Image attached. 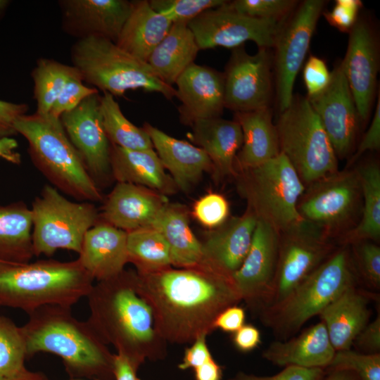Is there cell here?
<instances>
[{
  "label": "cell",
  "mask_w": 380,
  "mask_h": 380,
  "mask_svg": "<svg viewBox=\"0 0 380 380\" xmlns=\"http://www.w3.org/2000/svg\"><path fill=\"white\" fill-rule=\"evenodd\" d=\"M137 274V291L167 343H192L208 336L217 315L242 300L232 276L211 265Z\"/></svg>",
  "instance_id": "obj_1"
},
{
  "label": "cell",
  "mask_w": 380,
  "mask_h": 380,
  "mask_svg": "<svg viewBox=\"0 0 380 380\" xmlns=\"http://www.w3.org/2000/svg\"><path fill=\"white\" fill-rule=\"evenodd\" d=\"M87 322L101 340L112 345L137 372L146 361L167 355V342L158 333L152 309L137 291L136 271L94 284L87 296Z\"/></svg>",
  "instance_id": "obj_2"
},
{
  "label": "cell",
  "mask_w": 380,
  "mask_h": 380,
  "mask_svg": "<svg viewBox=\"0 0 380 380\" xmlns=\"http://www.w3.org/2000/svg\"><path fill=\"white\" fill-rule=\"evenodd\" d=\"M21 327L27 360L39 353L58 356L71 379L115 380L114 357L87 321L76 319L71 307L46 305L28 313Z\"/></svg>",
  "instance_id": "obj_3"
},
{
  "label": "cell",
  "mask_w": 380,
  "mask_h": 380,
  "mask_svg": "<svg viewBox=\"0 0 380 380\" xmlns=\"http://www.w3.org/2000/svg\"><path fill=\"white\" fill-rule=\"evenodd\" d=\"M94 281L77 259L23 264L0 262V307L27 314L46 305L72 307L87 297Z\"/></svg>",
  "instance_id": "obj_4"
},
{
  "label": "cell",
  "mask_w": 380,
  "mask_h": 380,
  "mask_svg": "<svg viewBox=\"0 0 380 380\" xmlns=\"http://www.w3.org/2000/svg\"><path fill=\"white\" fill-rule=\"evenodd\" d=\"M15 129L27 140L32 163L51 186L80 202L103 200L60 118L49 113L25 115L17 120Z\"/></svg>",
  "instance_id": "obj_5"
},
{
  "label": "cell",
  "mask_w": 380,
  "mask_h": 380,
  "mask_svg": "<svg viewBox=\"0 0 380 380\" xmlns=\"http://www.w3.org/2000/svg\"><path fill=\"white\" fill-rule=\"evenodd\" d=\"M348 245L336 249L282 300L261 311L262 323L278 340L295 334L348 287L356 284Z\"/></svg>",
  "instance_id": "obj_6"
},
{
  "label": "cell",
  "mask_w": 380,
  "mask_h": 380,
  "mask_svg": "<svg viewBox=\"0 0 380 380\" xmlns=\"http://www.w3.org/2000/svg\"><path fill=\"white\" fill-rule=\"evenodd\" d=\"M71 58L84 81L113 96L134 89L157 92L167 99L176 96L175 88L160 80L146 62L109 39L99 37L77 39L72 46Z\"/></svg>",
  "instance_id": "obj_7"
},
{
  "label": "cell",
  "mask_w": 380,
  "mask_h": 380,
  "mask_svg": "<svg viewBox=\"0 0 380 380\" xmlns=\"http://www.w3.org/2000/svg\"><path fill=\"white\" fill-rule=\"evenodd\" d=\"M234 178L237 192L257 220L280 233L302 220L298 203L305 186L282 153L260 165L238 171Z\"/></svg>",
  "instance_id": "obj_8"
},
{
  "label": "cell",
  "mask_w": 380,
  "mask_h": 380,
  "mask_svg": "<svg viewBox=\"0 0 380 380\" xmlns=\"http://www.w3.org/2000/svg\"><path fill=\"white\" fill-rule=\"evenodd\" d=\"M275 125L280 152L305 186L338 170L336 154L307 97H293Z\"/></svg>",
  "instance_id": "obj_9"
},
{
  "label": "cell",
  "mask_w": 380,
  "mask_h": 380,
  "mask_svg": "<svg viewBox=\"0 0 380 380\" xmlns=\"http://www.w3.org/2000/svg\"><path fill=\"white\" fill-rule=\"evenodd\" d=\"M30 210L36 256H51L58 249L79 253L86 233L99 221L93 203L72 201L51 184L43 186Z\"/></svg>",
  "instance_id": "obj_10"
},
{
  "label": "cell",
  "mask_w": 380,
  "mask_h": 380,
  "mask_svg": "<svg viewBox=\"0 0 380 380\" xmlns=\"http://www.w3.org/2000/svg\"><path fill=\"white\" fill-rule=\"evenodd\" d=\"M362 191L355 168L338 170L305 186L298 203L302 219L341 239L359 222Z\"/></svg>",
  "instance_id": "obj_11"
},
{
  "label": "cell",
  "mask_w": 380,
  "mask_h": 380,
  "mask_svg": "<svg viewBox=\"0 0 380 380\" xmlns=\"http://www.w3.org/2000/svg\"><path fill=\"white\" fill-rule=\"evenodd\" d=\"M335 250L333 239L303 219L280 232L271 305L282 300Z\"/></svg>",
  "instance_id": "obj_12"
},
{
  "label": "cell",
  "mask_w": 380,
  "mask_h": 380,
  "mask_svg": "<svg viewBox=\"0 0 380 380\" xmlns=\"http://www.w3.org/2000/svg\"><path fill=\"white\" fill-rule=\"evenodd\" d=\"M324 4L322 0L303 1L281 24L276 35L273 47L280 112L292 102L295 80L304 62Z\"/></svg>",
  "instance_id": "obj_13"
},
{
  "label": "cell",
  "mask_w": 380,
  "mask_h": 380,
  "mask_svg": "<svg viewBox=\"0 0 380 380\" xmlns=\"http://www.w3.org/2000/svg\"><path fill=\"white\" fill-rule=\"evenodd\" d=\"M224 5L208 10L189 23L199 50L217 46L233 49L247 41L255 42L258 48L274 46L276 35L284 21L251 18Z\"/></svg>",
  "instance_id": "obj_14"
},
{
  "label": "cell",
  "mask_w": 380,
  "mask_h": 380,
  "mask_svg": "<svg viewBox=\"0 0 380 380\" xmlns=\"http://www.w3.org/2000/svg\"><path fill=\"white\" fill-rule=\"evenodd\" d=\"M268 49L259 48L253 55L243 45L232 49L223 72L224 108L237 113L269 107L272 59Z\"/></svg>",
  "instance_id": "obj_15"
},
{
  "label": "cell",
  "mask_w": 380,
  "mask_h": 380,
  "mask_svg": "<svg viewBox=\"0 0 380 380\" xmlns=\"http://www.w3.org/2000/svg\"><path fill=\"white\" fill-rule=\"evenodd\" d=\"M100 99L99 93L92 94L60 117L68 139L99 188L113 178L111 144L103 125Z\"/></svg>",
  "instance_id": "obj_16"
},
{
  "label": "cell",
  "mask_w": 380,
  "mask_h": 380,
  "mask_svg": "<svg viewBox=\"0 0 380 380\" xmlns=\"http://www.w3.org/2000/svg\"><path fill=\"white\" fill-rule=\"evenodd\" d=\"M280 233L257 220L248 252L232 275L248 308L258 315L272 301Z\"/></svg>",
  "instance_id": "obj_17"
},
{
  "label": "cell",
  "mask_w": 380,
  "mask_h": 380,
  "mask_svg": "<svg viewBox=\"0 0 380 380\" xmlns=\"http://www.w3.org/2000/svg\"><path fill=\"white\" fill-rule=\"evenodd\" d=\"M307 99L317 114L337 158L350 156L356 142L360 120L340 64L331 72L327 88Z\"/></svg>",
  "instance_id": "obj_18"
},
{
  "label": "cell",
  "mask_w": 380,
  "mask_h": 380,
  "mask_svg": "<svg viewBox=\"0 0 380 380\" xmlns=\"http://www.w3.org/2000/svg\"><path fill=\"white\" fill-rule=\"evenodd\" d=\"M379 62L376 36L366 20L357 19L349 32L347 51L340 65L362 122L367 121L374 103Z\"/></svg>",
  "instance_id": "obj_19"
},
{
  "label": "cell",
  "mask_w": 380,
  "mask_h": 380,
  "mask_svg": "<svg viewBox=\"0 0 380 380\" xmlns=\"http://www.w3.org/2000/svg\"><path fill=\"white\" fill-rule=\"evenodd\" d=\"M64 31L77 39L99 37L116 42L132 1L62 0L58 2Z\"/></svg>",
  "instance_id": "obj_20"
},
{
  "label": "cell",
  "mask_w": 380,
  "mask_h": 380,
  "mask_svg": "<svg viewBox=\"0 0 380 380\" xmlns=\"http://www.w3.org/2000/svg\"><path fill=\"white\" fill-rule=\"evenodd\" d=\"M176 96L182 123L220 118L224 108L223 72L206 65L191 64L177 78Z\"/></svg>",
  "instance_id": "obj_21"
},
{
  "label": "cell",
  "mask_w": 380,
  "mask_h": 380,
  "mask_svg": "<svg viewBox=\"0 0 380 380\" xmlns=\"http://www.w3.org/2000/svg\"><path fill=\"white\" fill-rule=\"evenodd\" d=\"M167 203L146 187L117 182L104 201L99 220L126 232L152 227Z\"/></svg>",
  "instance_id": "obj_22"
},
{
  "label": "cell",
  "mask_w": 380,
  "mask_h": 380,
  "mask_svg": "<svg viewBox=\"0 0 380 380\" xmlns=\"http://www.w3.org/2000/svg\"><path fill=\"white\" fill-rule=\"evenodd\" d=\"M143 128L178 189L188 191L205 172L213 173L211 160L202 148L172 137L148 122L144 124Z\"/></svg>",
  "instance_id": "obj_23"
},
{
  "label": "cell",
  "mask_w": 380,
  "mask_h": 380,
  "mask_svg": "<svg viewBox=\"0 0 380 380\" xmlns=\"http://www.w3.org/2000/svg\"><path fill=\"white\" fill-rule=\"evenodd\" d=\"M77 260L97 281L113 278L128 262L127 232L99 221L86 233Z\"/></svg>",
  "instance_id": "obj_24"
},
{
  "label": "cell",
  "mask_w": 380,
  "mask_h": 380,
  "mask_svg": "<svg viewBox=\"0 0 380 380\" xmlns=\"http://www.w3.org/2000/svg\"><path fill=\"white\" fill-rule=\"evenodd\" d=\"M191 127L189 137L210 159L214 178L234 177L235 159L243 143L239 122L220 117L197 121Z\"/></svg>",
  "instance_id": "obj_25"
},
{
  "label": "cell",
  "mask_w": 380,
  "mask_h": 380,
  "mask_svg": "<svg viewBox=\"0 0 380 380\" xmlns=\"http://www.w3.org/2000/svg\"><path fill=\"white\" fill-rule=\"evenodd\" d=\"M335 353L325 325L320 321L296 337L272 342L263 351L262 357L278 367L326 369Z\"/></svg>",
  "instance_id": "obj_26"
},
{
  "label": "cell",
  "mask_w": 380,
  "mask_h": 380,
  "mask_svg": "<svg viewBox=\"0 0 380 380\" xmlns=\"http://www.w3.org/2000/svg\"><path fill=\"white\" fill-rule=\"evenodd\" d=\"M257 218L246 209L239 217L228 219L201 241L207 260L232 276L241 265L251 243Z\"/></svg>",
  "instance_id": "obj_27"
},
{
  "label": "cell",
  "mask_w": 380,
  "mask_h": 380,
  "mask_svg": "<svg viewBox=\"0 0 380 380\" xmlns=\"http://www.w3.org/2000/svg\"><path fill=\"white\" fill-rule=\"evenodd\" d=\"M369 298L352 285L319 314L336 351L351 349L355 338L369 323Z\"/></svg>",
  "instance_id": "obj_28"
},
{
  "label": "cell",
  "mask_w": 380,
  "mask_h": 380,
  "mask_svg": "<svg viewBox=\"0 0 380 380\" xmlns=\"http://www.w3.org/2000/svg\"><path fill=\"white\" fill-rule=\"evenodd\" d=\"M110 167L117 182L142 186L163 196L178 189L154 149L131 151L111 144Z\"/></svg>",
  "instance_id": "obj_29"
},
{
  "label": "cell",
  "mask_w": 380,
  "mask_h": 380,
  "mask_svg": "<svg viewBox=\"0 0 380 380\" xmlns=\"http://www.w3.org/2000/svg\"><path fill=\"white\" fill-rule=\"evenodd\" d=\"M234 120L241 128L243 143L236 154L235 170L260 165L280 153L279 143L270 107L235 113Z\"/></svg>",
  "instance_id": "obj_30"
},
{
  "label": "cell",
  "mask_w": 380,
  "mask_h": 380,
  "mask_svg": "<svg viewBox=\"0 0 380 380\" xmlns=\"http://www.w3.org/2000/svg\"><path fill=\"white\" fill-rule=\"evenodd\" d=\"M152 227L166 240L172 265L191 268L212 265L205 256L201 241L191 229L188 211L184 205L167 202Z\"/></svg>",
  "instance_id": "obj_31"
},
{
  "label": "cell",
  "mask_w": 380,
  "mask_h": 380,
  "mask_svg": "<svg viewBox=\"0 0 380 380\" xmlns=\"http://www.w3.org/2000/svg\"><path fill=\"white\" fill-rule=\"evenodd\" d=\"M172 25L167 17L151 7L148 1H132L131 13L115 44L135 58L147 62Z\"/></svg>",
  "instance_id": "obj_32"
},
{
  "label": "cell",
  "mask_w": 380,
  "mask_h": 380,
  "mask_svg": "<svg viewBox=\"0 0 380 380\" xmlns=\"http://www.w3.org/2000/svg\"><path fill=\"white\" fill-rule=\"evenodd\" d=\"M199 51L186 23H172L168 33L152 51L147 63L157 77L173 87L179 75L194 63Z\"/></svg>",
  "instance_id": "obj_33"
},
{
  "label": "cell",
  "mask_w": 380,
  "mask_h": 380,
  "mask_svg": "<svg viewBox=\"0 0 380 380\" xmlns=\"http://www.w3.org/2000/svg\"><path fill=\"white\" fill-rule=\"evenodd\" d=\"M32 233L31 210L25 203L0 205V262H30L34 256Z\"/></svg>",
  "instance_id": "obj_34"
},
{
  "label": "cell",
  "mask_w": 380,
  "mask_h": 380,
  "mask_svg": "<svg viewBox=\"0 0 380 380\" xmlns=\"http://www.w3.org/2000/svg\"><path fill=\"white\" fill-rule=\"evenodd\" d=\"M362 191V213L358 224L339 241L350 245L360 241L377 243L380 239V167L368 161L355 167Z\"/></svg>",
  "instance_id": "obj_35"
},
{
  "label": "cell",
  "mask_w": 380,
  "mask_h": 380,
  "mask_svg": "<svg viewBox=\"0 0 380 380\" xmlns=\"http://www.w3.org/2000/svg\"><path fill=\"white\" fill-rule=\"evenodd\" d=\"M128 262L138 272H151L171 267L168 244L162 234L153 227L127 232Z\"/></svg>",
  "instance_id": "obj_36"
},
{
  "label": "cell",
  "mask_w": 380,
  "mask_h": 380,
  "mask_svg": "<svg viewBox=\"0 0 380 380\" xmlns=\"http://www.w3.org/2000/svg\"><path fill=\"white\" fill-rule=\"evenodd\" d=\"M103 125L111 144L131 151L153 150L152 141L142 127L130 122L122 113L114 96L103 92L100 99Z\"/></svg>",
  "instance_id": "obj_37"
},
{
  "label": "cell",
  "mask_w": 380,
  "mask_h": 380,
  "mask_svg": "<svg viewBox=\"0 0 380 380\" xmlns=\"http://www.w3.org/2000/svg\"><path fill=\"white\" fill-rule=\"evenodd\" d=\"M68 65L53 59L40 58L32 72L34 96L37 102L36 113H49L66 81L74 71Z\"/></svg>",
  "instance_id": "obj_38"
},
{
  "label": "cell",
  "mask_w": 380,
  "mask_h": 380,
  "mask_svg": "<svg viewBox=\"0 0 380 380\" xmlns=\"http://www.w3.org/2000/svg\"><path fill=\"white\" fill-rule=\"evenodd\" d=\"M27 360L21 327L10 318L0 315V376L15 374L26 369Z\"/></svg>",
  "instance_id": "obj_39"
},
{
  "label": "cell",
  "mask_w": 380,
  "mask_h": 380,
  "mask_svg": "<svg viewBox=\"0 0 380 380\" xmlns=\"http://www.w3.org/2000/svg\"><path fill=\"white\" fill-rule=\"evenodd\" d=\"M227 8L258 19L284 22L298 6L294 0L227 1Z\"/></svg>",
  "instance_id": "obj_40"
},
{
  "label": "cell",
  "mask_w": 380,
  "mask_h": 380,
  "mask_svg": "<svg viewBox=\"0 0 380 380\" xmlns=\"http://www.w3.org/2000/svg\"><path fill=\"white\" fill-rule=\"evenodd\" d=\"M151 7L165 17L172 23L189 24L203 12L220 7L224 0H151Z\"/></svg>",
  "instance_id": "obj_41"
},
{
  "label": "cell",
  "mask_w": 380,
  "mask_h": 380,
  "mask_svg": "<svg viewBox=\"0 0 380 380\" xmlns=\"http://www.w3.org/2000/svg\"><path fill=\"white\" fill-rule=\"evenodd\" d=\"M351 246V259L355 271L370 287H380V247L376 242L360 241Z\"/></svg>",
  "instance_id": "obj_42"
},
{
  "label": "cell",
  "mask_w": 380,
  "mask_h": 380,
  "mask_svg": "<svg viewBox=\"0 0 380 380\" xmlns=\"http://www.w3.org/2000/svg\"><path fill=\"white\" fill-rule=\"evenodd\" d=\"M335 369L353 370L360 380H380V353L365 354L351 349L336 351L325 370Z\"/></svg>",
  "instance_id": "obj_43"
},
{
  "label": "cell",
  "mask_w": 380,
  "mask_h": 380,
  "mask_svg": "<svg viewBox=\"0 0 380 380\" xmlns=\"http://www.w3.org/2000/svg\"><path fill=\"white\" fill-rule=\"evenodd\" d=\"M75 68V67H74ZM83 79L75 68L61 92L55 101L49 114L60 118L63 113L76 108L87 97L99 93L94 87H89L83 84Z\"/></svg>",
  "instance_id": "obj_44"
},
{
  "label": "cell",
  "mask_w": 380,
  "mask_h": 380,
  "mask_svg": "<svg viewBox=\"0 0 380 380\" xmlns=\"http://www.w3.org/2000/svg\"><path fill=\"white\" fill-rule=\"evenodd\" d=\"M192 213L202 225L215 229L228 220L229 205L222 195L208 193L195 202Z\"/></svg>",
  "instance_id": "obj_45"
},
{
  "label": "cell",
  "mask_w": 380,
  "mask_h": 380,
  "mask_svg": "<svg viewBox=\"0 0 380 380\" xmlns=\"http://www.w3.org/2000/svg\"><path fill=\"white\" fill-rule=\"evenodd\" d=\"M303 80L308 92V98L322 92L331 80V72L324 60L310 56L303 69Z\"/></svg>",
  "instance_id": "obj_46"
},
{
  "label": "cell",
  "mask_w": 380,
  "mask_h": 380,
  "mask_svg": "<svg viewBox=\"0 0 380 380\" xmlns=\"http://www.w3.org/2000/svg\"><path fill=\"white\" fill-rule=\"evenodd\" d=\"M326 374L324 369L288 366L272 376H258L241 371L227 380H322Z\"/></svg>",
  "instance_id": "obj_47"
},
{
  "label": "cell",
  "mask_w": 380,
  "mask_h": 380,
  "mask_svg": "<svg viewBox=\"0 0 380 380\" xmlns=\"http://www.w3.org/2000/svg\"><path fill=\"white\" fill-rule=\"evenodd\" d=\"M360 0H336L331 11L324 13L328 23L341 32H350L362 7Z\"/></svg>",
  "instance_id": "obj_48"
},
{
  "label": "cell",
  "mask_w": 380,
  "mask_h": 380,
  "mask_svg": "<svg viewBox=\"0 0 380 380\" xmlns=\"http://www.w3.org/2000/svg\"><path fill=\"white\" fill-rule=\"evenodd\" d=\"M353 346L365 354L380 353V315L369 322L355 338Z\"/></svg>",
  "instance_id": "obj_49"
},
{
  "label": "cell",
  "mask_w": 380,
  "mask_h": 380,
  "mask_svg": "<svg viewBox=\"0 0 380 380\" xmlns=\"http://www.w3.org/2000/svg\"><path fill=\"white\" fill-rule=\"evenodd\" d=\"M28 106L0 100V138L16 134L15 123L26 115Z\"/></svg>",
  "instance_id": "obj_50"
},
{
  "label": "cell",
  "mask_w": 380,
  "mask_h": 380,
  "mask_svg": "<svg viewBox=\"0 0 380 380\" xmlns=\"http://www.w3.org/2000/svg\"><path fill=\"white\" fill-rule=\"evenodd\" d=\"M380 148V96H378L374 116L370 126L365 133L357 148L356 152L352 156L350 163H353L363 153L369 151H379Z\"/></svg>",
  "instance_id": "obj_51"
},
{
  "label": "cell",
  "mask_w": 380,
  "mask_h": 380,
  "mask_svg": "<svg viewBox=\"0 0 380 380\" xmlns=\"http://www.w3.org/2000/svg\"><path fill=\"white\" fill-rule=\"evenodd\" d=\"M206 335L197 338L184 351L178 368L185 370L199 367L213 358L206 343Z\"/></svg>",
  "instance_id": "obj_52"
},
{
  "label": "cell",
  "mask_w": 380,
  "mask_h": 380,
  "mask_svg": "<svg viewBox=\"0 0 380 380\" xmlns=\"http://www.w3.org/2000/svg\"><path fill=\"white\" fill-rule=\"evenodd\" d=\"M246 313L243 308L237 305H232L222 310L216 317L213 327L227 333H234L245 322Z\"/></svg>",
  "instance_id": "obj_53"
},
{
  "label": "cell",
  "mask_w": 380,
  "mask_h": 380,
  "mask_svg": "<svg viewBox=\"0 0 380 380\" xmlns=\"http://www.w3.org/2000/svg\"><path fill=\"white\" fill-rule=\"evenodd\" d=\"M232 342L234 347L240 352H251L260 344V332L254 325L244 324L239 330L233 333Z\"/></svg>",
  "instance_id": "obj_54"
},
{
  "label": "cell",
  "mask_w": 380,
  "mask_h": 380,
  "mask_svg": "<svg viewBox=\"0 0 380 380\" xmlns=\"http://www.w3.org/2000/svg\"><path fill=\"white\" fill-rule=\"evenodd\" d=\"M195 380H222V368L212 358L194 369Z\"/></svg>",
  "instance_id": "obj_55"
},
{
  "label": "cell",
  "mask_w": 380,
  "mask_h": 380,
  "mask_svg": "<svg viewBox=\"0 0 380 380\" xmlns=\"http://www.w3.org/2000/svg\"><path fill=\"white\" fill-rule=\"evenodd\" d=\"M18 146L17 141L11 137L0 138V158L14 165L20 164L21 156L16 151Z\"/></svg>",
  "instance_id": "obj_56"
},
{
  "label": "cell",
  "mask_w": 380,
  "mask_h": 380,
  "mask_svg": "<svg viewBox=\"0 0 380 380\" xmlns=\"http://www.w3.org/2000/svg\"><path fill=\"white\" fill-rule=\"evenodd\" d=\"M113 372L115 380H140L137 376V372L129 361L118 353L114 357Z\"/></svg>",
  "instance_id": "obj_57"
},
{
  "label": "cell",
  "mask_w": 380,
  "mask_h": 380,
  "mask_svg": "<svg viewBox=\"0 0 380 380\" xmlns=\"http://www.w3.org/2000/svg\"><path fill=\"white\" fill-rule=\"evenodd\" d=\"M0 380H49L47 376L42 372L27 369L11 375L0 376Z\"/></svg>",
  "instance_id": "obj_58"
},
{
  "label": "cell",
  "mask_w": 380,
  "mask_h": 380,
  "mask_svg": "<svg viewBox=\"0 0 380 380\" xmlns=\"http://www.w3.org/2000/svg\"><path fill=\"white\" fill-rule=\"evenodd\" d=\"M326 372L322 380H360L357 374L350 369H335L326 370Z\"/></svg>",
  "instance_id": "obj_59"
},
{
  "label": "cell",
  "mask_w": 380,
  "mask_h": 380,
  "mask_svg": "<svg viewBox=\"0 0 380 380\" xmlns=\"http://www.w3.org/2000/svg\"><path fill=\"white\" fill-rule=\"evenodd\" d=\"M8 1L6 0H0V11L6 6Z\"/></svg>",
  "instance_id": "obj_60"
},
{
  "label": "cell",
  "mask_w": 380,
  "mask_h": 380,
  "mask_svg": "<svg viewBox=\"0 0 380 380\" xmlns=\"http://www.w3.org/2000/svg\"><path fill=\"white\" fill-rule=\"evenodd\" d=\"M70 380H82V379H71Z\"/></svg>",
  "instance_id": "obj_61"
}]
</instances>
